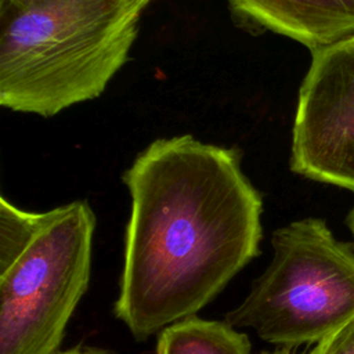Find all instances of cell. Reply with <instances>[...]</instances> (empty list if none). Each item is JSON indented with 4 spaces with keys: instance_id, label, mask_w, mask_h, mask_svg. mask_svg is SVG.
Masks as SVG:
<instances>
[{
    "instance_id": "6da1fadb",
    "label": "cell",
    "mask_w": 354,
    "mask_h": 354,
    "mask_svg": "<svg viewBox=\"0 0 354 354\" xmlns=\"http://www.w3.org/2000/svg\"><path fill=\"white\" fill-rule=\"evenodd\" d=\"M131 207L113 313L137 340L196 315L260 253L263 201L234 149L149 144L123 174Z\"/></svg>"
},
{
    "instance_id": "7a4b0ae2",
    "label": "cell",
    "mask_w": 354,
    "mask_h": 354,
    "mask_svg": "<svg viewBox=\"0 0 354 354\" xmlns=\"http://www.w3.org/2000/svg\"><path fill=\"white\" fill-rule=\"evenodd\" d=\"M151 0H0V105L53 116L102 94Z\"/></svg>"
},
{
    "instance_id": "3957f363",
    "label": "cell",
    "mask_w": 354,
    "mask_h": 354,
    "mask_svg": "<svg viewBox=\"0 0 354 354\" xmlns=\"http://www.w3.org/2000/svg\"><path fill=\"white\" fill-rule=\"evenodd\" d=\"M272 259L245 299L225 314L277 346L319 343L354 319V248L307 217L272 232Z\"/></svg>"
},
{
    "instance_id": "277c9868",
    "label": "cell",
    "mask_w": 354,
    "mask_h": 354,
    "mask_svg": "<svg viewBox=\"0 0 354 354\" xmlns=\"http://www.w3.org/2000/svg\"><path fill=\"white\" fill-rule=\"evenodd\" d=\"M95 214L86 201L39 212L21 252L0 267V354H55L87 292Z\"/></svg>"
},
{
    "instance_id": "5b68a950",
    "label": "cell",
    "mask_w": 354,
    "mask_h": 354,
    "mask_svg": "<svg viewBox=\"0 0 354 354\" xmlns=\"http://www.w3.org/2000/svg\"><path fill=\"white\" fill-rule=\"evenodd\" d=\"M311 54L299 90L290 167L354 189V36Z\"/></svg>"
},
{
    "instance_id": "8992f818",
    "label": "cell",
    "mask_w": 354,
    "mask_h": 354,
    "mask_svg": "<svg viewBox=\"0 0 354 354\" xmlns=\"http://www.w3.org/2000/svg\"><path fill=\"white\" fill-rule=\"evenodd\" d=\"M238 19L311 51L354 36V0H227Z\"/></svg>"
},
{
    "instance_id": "52a82bcc",
    "label": "cell",
    "mask_w": 354,
    "mask_h": 354,
    "mask_svg": "<svg viewBox=\"0 0 354 354\" xmlns=\"http://www.w3.org/2000/svg\"><path fill=\"white\" fill-rule=\"evenodd\" d=\"M155 354H252V344L228 322L194 315L162 329Z\"/></svg>"
},
{
    "instance_id": "ba28073f",
    "label": "cell",
    "mask_w": 354,
    "mask_h": 354,
    "mask_svg": "<svg viewBox=\"0 0 354 354\" xmlns=\"http://www.w3.org/2000/svg\"><path fill=\"white\" fill-rule=\"evenodd\" d=\"M321 344V354H354V319L328 336Z\"/></svg>"
},
{
    "instance_id": "9c48e42d",
    "label": "cell",
    "mask_w": 354,
    "mask_h": 354,
    "mask_svg": "<svg viewBox=\"0 0 354 354\" xmlns=\"http://www.w3.org/2000/svg\"><path fill=\"white\" fill-rule=\"evenodd\" d=\"M257 354H321V344L317 343L308 353H296L290 347H275L272 350H261Z\"/></svg>"
},
{
    "instance_id": "30bf717a",
    "label": "cell",
    "mask_w": 354,
    "mask_h": 354,
    "mask_svg": "<svg viewBox=\"0 0 354 354\" xmlns=\"http://www.w3.org/2000/svg\"><path fill=\"white\" fill-rule=\"evenodd\" d=\"M55 354H109V353L98 348H71L66 351H58Z\"/></svg>"
},
{
    "instance_id": "8fae6325",
    "label": "cell",
    "mask_w": 354,
    "mask_h": 354,
    "mask_svg": "<svg viewBox=\"0 0 354 354\" xmlns=\"http://www.w3.org/2000/svg\"><path fill=\"white\" fill-rule=\"evenodd\" d=\"M347 224H348V227H350V230H351V232L354 235V207L351 209V212H350V214L347 217Z\"/></svg>"
}]
</instances>
